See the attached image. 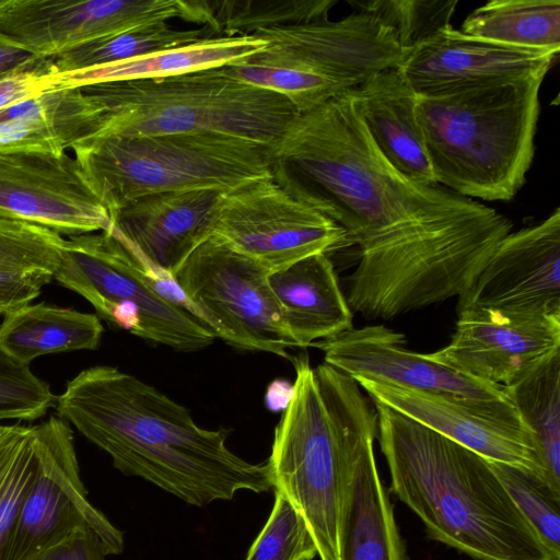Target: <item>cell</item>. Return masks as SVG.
<instances>
[{
	"mask_svg": "<svg viewBox=\"0 0 560 560\" xmlns=\"http://www.w3.org/2000/svg\"><path fill=\"white\" fill-rule=\"evenodd\" d=\"M266 47L253 35L217 36L167 48L125 61L62 73H48L49 90L75 89L98 83L166 78L220 68ZM48 90V91H49Z\"/></svg>",
	"mask_w": 560,
	"mask_h": 560,
	"instance_id": "23",
	"label": "cell"
},
{
	"mask_svg": "<svg viewBox=\"0 0 560 560\" xmlns=\"http://www.w3.org/2000/svg\"><path fill=\"white\" fill-rule=\"evenodd\" d=\"M54 276L47 271H0V314H11L30 304Z\"/></svg>",
	"mask_w": 560,
	"mask_h": 560,
	"instance_id": "40",
	"label": "cell"
},
{
	"mask_svg": "<svg viewBox=\"0 0 560 560\" xmlns=\"http://www.w3.org/2000/svg\"><path fill=\"white\" fill-rule=\"evenodd\" d=\"M295 381L266 462L271 486L305 521L319 560H341L349 486L374 447L377 413L358 382L306 355L293 358Z\"/></svg>",
	"mask_w": 560,
	"mask_h": 560,
	"instance_id": "4",
	"label": "cell"
},
{
	"mask_svg": "<svg viewBox=\"0 0 560 560\" xmlns=\"http://www.w3.org/2000/svg\"><path fill=\"white\" fill-rule=\"evenodd\" d=\"M56 402L48 383L0 348V420H35Z\"/></svg>",
	"mask_w": 560,
	"mask_h": 560,
	"instance_id": "37",
	"label": "cell"
},
{
	"mask_svg": "<svg viewBox=\"0 0 560 560\" xmlns=\"http://www.w3.org/2000/svg\"><path fill=\"white\" fill-rule=\"evenodd\" d=\"M341 560H405L404 544L378 475L374 447L359 462L349 486Z\"/></svg>",
	"mask_w": 560,
	"mask_h": 560,
	"instance_id": "24",
	"label": "cell"
},
{
	"mask_svg": "<svg viewBox=\"0 0 560 560\" xmlns=\"http://www.w3.org/2000/svg\"><path fill=\"white\" fill-rule=\"evenodd\" d=\"M504 392L534 436L547 483L560 492V351Z\"/></svg>",
	"mask_w": 560,
	"mask_h": 560,
	"instance_id": "27",
	"label": "cell"
},
{
	"mask_svg": "<svg viewBox=\"0 0 560 560\" xmlns=\"http://www.w3.org/2000/svg\"><path fill=\"white\" fill-rule=\"evenodd\" d=\"M490 464L544 544L560 556V492L527 470L502 463Z\"/></svg>",
	"mask_w": 560,
	"mask_h": 560,
	"instance_id": "33",
	"label": "cell"
},
{
	"mask_svg": "<svg viewBox=\"0 0 560 560\" xmlns=\"http://www.w3.org/2000/svg\"><path fill=\"white\" fill-rule=\"evenodd\" d=\"M54 278L103 319L144 340L195 352L217 338L172 277L152 268L110 228L66 240Z\"/></svg>",
	"mask_w": 560,
	"mask_h": 560,
	"instance_id": "8",
	"label": "cell"
},
{
	"mask_svg": "<svg viewBox=\"0 0 560 560\" xmlns=\"http://www.w3.org/2000/svg\"><path fill=\"white\" fill-rule=\"evenodd\" d=\"M559 52L512 47L447 25L406 51L396 68L417 95L500 80L545 77Z\"/></svg>",
	"mask_w": 560,
	"mask_h": 560,
	"instance_id": "18",
	"label": "cell"
},
{
	"mask_svg": "<svg viewBox=\"0 0 560 560\" xmlns=\"http://www.w3.org/2000/svg\"><path fill=\"white\" fill-rule=\"evenodd\" d=\"M489 308L560 315V209L535 225L510 232L458 298L457 314Z\"/></svg>",
	"mask_w": 560,
	"mask_h": 560,
	"instance_id": "17",
	"label": "cell"
},
{
	"mask_svg": "<svg viewBox=\"0 0 560 560\" xmlns=\"http://www.w3.org/2000/svg\"><path fill=\"white\" fill-rule=\"evenodd\" d=\"M32 57L33 55L0 33V75Z\"/></svg>",
	"mask_w": 560,
	"mask_h": 560,
	"instance_id": "42",
	"label": "cell"
},
{
	"mask_svg": "<svg viewBox=\"0 0 560 560\" xmlns=\"http://www.w3.org/2000/svg\"><path fill=\"white\" fill-rule=\"evenodd\" d=\"M268 283L296 348L353 327V312L328 254H314L270 272Z\"/></svg>",
	"mask_w": 560,
	"mask_h": 560,
	"instance_id": "21",
	"label": "cell"
},
{
	"mask_svg": "<svg viewBox=\"0 0 560 560\" xmlns=\"http://www.w3.org/2000/svg\"><path fill=\"white\" fill-rule=\"evenodd\" d=\"M457 315L451 341L427 357L462 375L508 386L560 351V315L489 308Z\"/></svg>",
	"mask_w": 560,
	"mask_h": 560,
	"instance_id": "16",
	"label": "cell"
},
{
	"mask_svg": "<svg viewBox=\"0 0 560 560\" xmlns=\"http://www.w3.org/2000/svg\"><path fill=\"white\" fill-rule=\"evenodd\" d=\"M337 0H224L210 1L208 27L214 36L252 35L328 19Z\"/></svg>",
	"mask_w": 560,
	"mask_h": 560,
	"instance_id": "30",
	"label": "cell"
},
{
	"mask_svg": "<svg viewBox=\"0 0 560 560\" xmlns=\"http://www.w3.org/2000/svg\"><path fill=\"white\" fill-rule=\"evenodd\" d=\"M66 149V141L46 124L24 120L0 122V153H61Z\"/></svg>",
	"mask_w": 560,
	"mask_h": 560,
	"instance_id": "39",
	"label": "cell"
},
{
	"mask_svg": "<svg viewBox=\"0 0 560 560\" xmlns=\"http://www.w3.org/2000/svg\"><path fill=\"white\" fill-rule=\"evenodd\" d=\"M45 423L0 425V560H9L19 517L36 477Z\"/></svg>",
	"mask_w": 560,
	"mask_h": 560,
	"instance_id": "28",
	"label": "cell"
},
{
	"mask_svg": "<svg viewBox=\"0 0 560 560\" xmlns=\"http://www.w3.org/2000/svg\"><path fill=\"white\" fill-rule=\"evenodd\" d=\"M56 409L105 451L115 468L190 505L272 489L267 464L234 454L226 445L228 430L199 427L186 407L117 368L81 371L57 397Z\"/></svg>",
	"mask_w": 560,
	"mask_h": 560,
	"instance_id": "2",
	"label": "cell"
},
{
	"mask_svg": "<svg viewBox=\"0 0 560 560\" xmlns=\"http://www.w3.org/2000/svg\"><path fill=\"white\" fill-rule=\"evenodd\" d=\"M66 238L39 225L0 218V271H47L54 276Z\"/></svg>",
	"mask_w": 560,
	"mask_h": 560,
	"instance_id": "35",
	"label": "cell"
},
{
	"mask_svg": "<svg viewBox=\"0 0 560 560\" xmlns=\"http://www.w3.org/2000/svg\"><path fill=\"white\" fill-rule=\"evenodd\" d=\"M406 346L404 334L382 324L352 327L313 343L324 353L325 363L352 378L363 377L439 395L528 430L508 398L504 386L462 375Z\"/></svg>",
	"mask_w": 560,
	"mask_h": 560,
	"instance_id": "11",
	"label": "cell"
},
{
	"mask_svg": "<svg viewBox=\"0 0 560 560\" xmlns=\"http://www.w3.org/2000/svg\"><path fill=\"white\" fill-rule=\"evenodd\" d=\"M544 79L417 95L416 117L435 183L472 200H512L534 159Z\"/></svg>",
	"mask_w": 560,
	"mask_h": 560,
	"instance_id": "5",
	"label": "cell"
},
{
	"mask_svg": "<svg viewBox=\"0 0 560 560\" xmlns=\"http://www.w3.org/2000/svg\"><path fill=\"white\" fill-rule=\"evenodd\" d=\"M103 326L97 315L46 303L26 305L4 316L0 348L27 364L37 357L98 348Z\"/></svg>",
	"mask_w": 560,
	"mask_h": 560,
	"instance_id": "25",
	"label": "cell"
},
{
	"mask_svg": "<svg viewBox=\"0 0 560 560\" xmlns=\"http://www.w3.org/2000/svg\"><path fill=\"white\" fill-rule=\"evenodd\" d=\"M211 37L217 36L205 26L195 30H175L167 22L143 24L91 40L51 58L50 73L116 63Z\"/></svg>",
	"mask_w": 560,
	"mask_h": 560,
	"instance_id": "29",
	"label": "cell"
},
{
	"mask_svg": "<svg viewBox=\"0 0 560 560\" xmlns=\"http://www.w3.org/2000/svg\"><path fill=\"white\" fill-rule=\"evenodd\" d=\"M373 404L392 491L432 539L475 560H560L513 502L489 460Z\"/></svg>",
	"mask_w": 560,
	"mask_h": 560,
	"instance_id": "3",
	"label": "cell"
},
{
	"mask_svg": "<svg viewBox=\"0 0 560 560\" xmlns=\"http://www.w3.org/2000/svg\"><path fill=\"white\" fill-rule=\"evenodd\" d=\"M0 218L70 237L110 228L107 209L66 152L0 153Z\"/></svg>",
	"mask_w": 560,
	"mask_h": 560,
	"instance_id": "15",
	"label": "cell"
},
{
	"mask_svg": "<svg viewBox=\"0 0 560 560\" xmlns=\"http://www.w3.org/2000/svg\"><path fill=\"white\" fill-rule=\"evenodd\" d=\"M173 18L199 23L197 0H0V33L43 58Z\"/></svg>",
	"mask_w": 560,
	"mask_h": 560,
	"instance_id": "13",
	"label": "cell"
},
{
	"mask_svg": "<svg viewBox=\"0 0 560 560\" xmlns=\"http://www.w3.org/2000/svg\"><path fill=\"white\" fill-rule=\"evenodd\" d=\"M80 89L105 109L96 137L218 133L269 144L299 114L284 96L220 68Z\"/></svg>",
	"mask_w": 560,
	"mask_h": 560,
	"instance_id": "6",
	"label": "cell"
},
{
	"mask_svg": "<svg viewBox=\"0 0 560 560\" xmlns=\"http://www.w3.org/2000/svg\"><path fill=\"white\" fill-rule=\"evenodd\" d=\"M44 423L38 470L19 517L9 560H37L86 527L97 533L107 555L121 553L122 533L88 500L69 423L55 416Z\"/></svg>",
	"mask_w": 560,
	"mask_h": 560,
	"instance_id": "12",
	"label": "cell"
},
{
	"mask_svg": "<svg viewBox=\"0 0 560 560\" xmlns=\"http://www.w3.org/2000/svg\"><path fill=\"white\" fill-rule=\"evenodd\" d=\"M222 190L144 195L110 217V229L155 270L172 276L212 235Z\"/></svg>",
	"mask_w": 560,
	"mask_h": 560,
	"instance_id": "19",
	"label": "cell"
},
{
	"mask_svg": "<svg viewBox=\"0 0 560 560\" xmlns=\"http://www.w3.org/2000/svg\"><path fill=\"white\" fill-rule=\"evenodd\" d=\"M266 47L249 56L259 61L304 68L355 89L375 73L397 68L405 56L395 32L373 14L355 12L258 31Z\"/></svg>",
	"mask_w": 560,
	"mask_h": 560,
	"instance_id": "14",
	"label": "cell"
},
{
	"mask_svg": "<svg viewBox=\"0 0 560 560\" xmlns=\"http://www.w3.org/2000/svg\"><path fill=\"white\" fill-rule=\"evenodd\" d=\"M24 120L54 128L68 148L96 137L105 109L82 89H54L0 110V122Z\"/></svg>",
	"mask_w": 560,
	"mask_h": 560,
	"instance_id": "31",
	"label": "cell"
},
{
	"mask_svg": "<svg viewBox=\"0 0 560 560\" xmlns=\"http://www.w3.org/2000/svg\"><path fill=\"white\" fill-rule=\"evenodd\" d=\"M351 4L389 26L406 54L421 40L451 25L457 0H373L351 1Z\"/></svg>",
	"mask_w": 560,
	"mask_h": 560,
	"instance_id": "34",
	"label": "cell"
},
{
	"mask_svg": "<svg viewBox=\"0 0 560 560\" xmlns=\"http://www.w3.org/2000/svg\"><path fill=\"white\" fill-rule=\"evenodd\" d=\"M316 556L317 548L305 521L275 491L272 510L245 560H313Z\"/></svg>",
	"mask_w": 560,
	"mask_h": 560,
	"instance_id": "36",
	"label": "cell"
},
{
	"mask_svg": "<svg viewBox=\"0 0 560 560\" xmlns=\"http://www.w3.org/2000/svg\"><path fill=\"white\" fill-rule=\"evenodd\" d=\"M212 237L273 272L347 245L343 230L271 175L222 191Z\"/></svg>",
	"mask_w": 560,
	"mask_h": 560,
	"instance_id": "10",
	"label": "cell"
},
{
	"mask_svg": "<svg viewBox=\"0 0 560 560\" xmlns=\"http://www.w3.org/2000/svg\"><path fill=\"white\" fill-rule=\"evenodd\" d=\"M363 124L384 158L410 179L435 185L417 121V94L396 68L373 74L355 88Z\"/></svg>",
	"mask_w": 560,
	"mask_h": 560,
	"instance_id": "22",
	"label": "cell"
},
{
	"mask_svg": "<svg viewBox=\"0 0 560 560\" xmlns=\"http://www.w3.org/2000/svg\"><path fill=\"white\" fill-rule=\"evenodd\" d=\"M268 148L272 179L359 247L343 293L364 317L459 298L512 232L495 209L396 170L370 137L355 89L299 113Z\"/></svg>",
	"mask_w": 560,
	"mask_h": 560,
	"instance_id": "1",
	"label": "cell"
},
{
	"mask_svg": "<svg viewBox=\"0 0 560 560\" xmlns=\"http://www.w3.org/2000/svg\"><path fill=\"white\" fill-rule=\"evenodd\" d=\"M71 149L109 215L144 195L224 191L270 175L268 144L226 135L105 136Z\"/></svg>",
	"mask_w": 560,
	"mask_h": 560,
	"instance_id": "7",
	"label": "cell"
},
{
	"mask_svg": "<svg viewBox=\"0 0 560 560\" xmlns=\"http://www.w3.org/2000/svg\"><path fill=\"white\" fill-rule=\"evenodd\" d=\"M269 271L215 237L171 276L194 314L217 338L289 359L296 348L268 283Z\"/></svg>",
	"mask_w": 560,
	"mask_h": 560,
	"instance_id": "9",
	"label": "cell"
},
{
	"mask_svg": "<svg viewBox=\"0 0 560 560\" xmlns=\"http://www.w3.org/2000/svg\"><path fill=\"white\" fill-rule=\"evenodd\" d=\"M220 70L247 84L284 96L298 110H310L338 96L350 88L332 78L285 65L270 63L245 57Z\"/></svg>",
	"mask_w": 560,
	"mask_h": 560,
	"instance_id": "32",
	"label": "cell"
},
{
	"mask_svg": "<svg viewBox=\"0 0 560 560\" xmlns=\"http://www.w3.org/2000/svg\"><path fill=\"white\" fill-rule=\"evenodd\" d=\"M106 556L97 533L86 527L50 547L37 560H106Z\"/></svg>",
	"mask_w": 560,
	"mask_h": 560,
	"instance_id": "41",
	"label": "cell"
},
{
	"mask_svg": "<svg viewBox=\"0 0 560 560\" xmlns=\"http://www.w3.org/2000/svg\"><path fill=\"white\" fill-rule=\"evenodd\" d=\"M469 36L512 47L560 51L559 0H492L463 22Z\"/></svg>",
	"mask_w": 560,
	"mask_h": 560,
	"instance_id": "26",
	"label": "cell"
},
{
	"mask_svg": "<svg viewBox=\"0 0 560 560\" xmlns=\"http://www.w3.org/2000/svg\"><path fill=\"white\" fill-rule=\"evenodd\" d=\"M371 400L387 406L490 462L527 470L546 481L533 434L448 398L354 378ZM547 482V481H546Z\"/></svg>",
	"mask_w": 560,
	"mask_h": 560,
	"instance_id": "20",
	"label": "cell"
},
{
	"mask_svg": "<svg viewBox=\"0 0 560 560\" xmlns=\"http://www.w3.org/2000/svg\"><path fill=\"white\" fill-rule=\"evenodd\" d=\"M51 58L33 56L0 75V110L33 98L49 90L47 74Z\"/></svg>",
	"mask_w": 560,
	"mask_h": 560,
	"instance_id": "38",
	"label": "cell"
}]
</instances>
